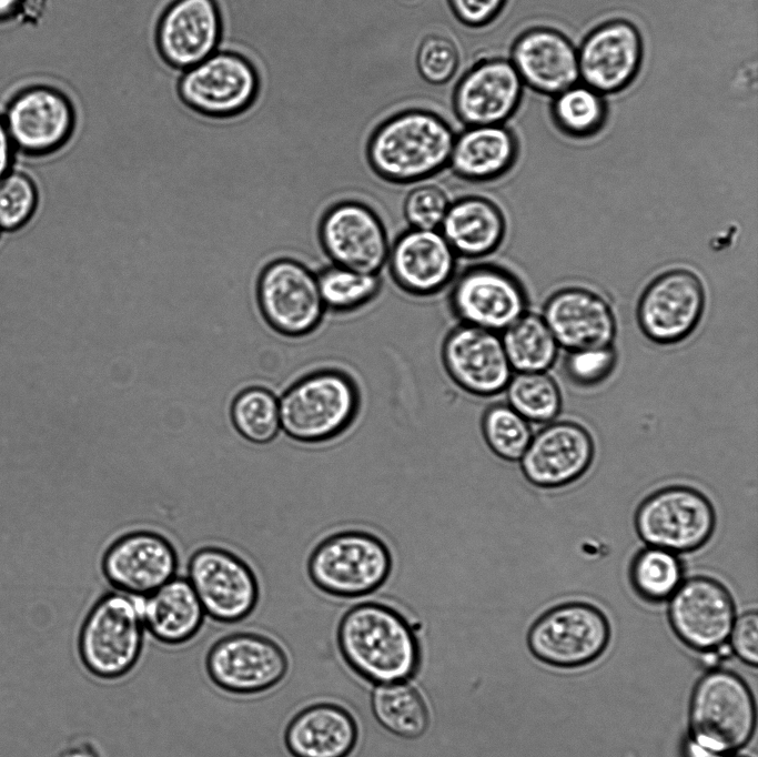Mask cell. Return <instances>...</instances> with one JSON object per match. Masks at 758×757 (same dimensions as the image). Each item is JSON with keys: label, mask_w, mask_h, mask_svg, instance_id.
Masks as SVG:
<instances>
[{"label": "cell", "mask_w": 758, "mask_h": 757, "mask_svg": "<svg viewBox=\"0 0 758 757\" xmlns=\"http://www.w3.org/2000/svg\"><path fill=\"white\" fill-rule=\"evenodd\" d=\"M336 642L347 666L374 686L410 682L420 665V643L412 624L378 602L377 589L342 615Z\"/></svg>", "instance_id": "obj_1"}, {"label": "cell", "mask_w": 758, "mask_h": 757, "mask_svg": "<svg viewBox=\"0 0 758 757\" xmlns=\"http://www.w3.org/2000/svg\"><path fill=\"white\" fill-rule=\"evenodd\" d=\"M456 133L439 114L412 108L383 120L365 155L373 173L390 184L414 185L447 169Z\"/></svg>", "instance_id": "obj_2"}, {"label": "cell", "mask_w": 758, "mask_h": 757, "mask_svg": "<svg viewBox=\"0 0 758 757\" xmlns=\"http://www.w3.org/2000/svg\"><path fill=\"white\" fill-rule=\"evenodd\" d=\"M355 376L340 367L304 373L279 395L281 431L290 438L313 443L344 431L357 413Z\"/></svg>", "instance_id": "obj_3"}, {"label": "cell", "mask_w": 758, "mask_h": 757, "mask_svg": "<svg viewBox=\"0 0 758 757\" xmlns=\"http://www.w3.org/2000/svg\"><path fill=\"white\" fill-rule=\"evenodd\" d=\"M142 598L113 589L101 595L88 610L79 629L78 654L93 677L117 680L139 663L146 632Z\"/></svg>", "instance_id": "obj_4"}, {"label": "cell", "mask_w": 758, "mask_h": 757, "mask_svg": "<svg viewBox=\"0 0 758 757\" xmlns=\"http://www.w3.org/2000/svg\"><path fill=\"white\" fill-rule=\"evenodd\" d=\"M755 726V700L741 677L714 668L697 682L689 706L691 741L708 753H729L749 741Z\"/></svg>", "instance_id": "obj_5"}, {"label": "cell", "mask_w": 758, "mask_h": 757, "mask_svg": "<svg viewBox=\"0 0 758 757\" xmlns=\"http://www.w3.org/2000/svg\"><path fill=\"white\" fill-rule=\"evenodd\" d=\"M260 92L256 65L233 50H216L183 71L176 84L178 97L189 110L216 121L244 114L255 104Z\"/></svg>", "instance_id": "obj_6"}, {"label": "cell", "mask_w": 758, "mask_h": 757, "mask_svg": "<svg viewBox=\"0 0 758 757\" xmlns=\"http://www.w3.org/2000/svg\"><path fill=\"white\" fill-rule=\"evenodd\" d=\"M256 301L265 323L287 340L313 334L326 313L316 272L294 256H280L261 271Z\"/></svg>", "instance_id": "obj_7"}, {"label": "cell", "mask_w": 758, "mask_h": 757, "mask_svg": "<svg viewBox=\"0 0 758 757\" xmlns=\"http://www.w3.org/2000/svg\"><path fill=\"white\" fill-rule=\"evenodd\" d=\"M290 669L285 647L275 638L255 632L222 636L209 648L205 672L226 694L249 696L275 689Z\"/></svg>", "instance_id": "obj_8"}, {"label": "cell", "mask_w": 758, "mask_h": 757, "mask_svg": "<svg viewBox=\"0 0 758 757\" xmlns=\"http://www.w3.org/2000/svg\"><path fill=\"white\" fill-rule=\"evenodd\" d=\"M392 568L385 544L366 532L337 533L313 552L309 572L317 587L337 597L357 598L383 585Z\"/></svg>", "instance_id": "obj_9"}, {"label": "cell", "mask_w": 758, "mask_h": 757, "mask_svg": "<svg viewBox=\"0 0 758 757\" xmlns=\"http://www.w3.org/2000/svg\"><path fill=\"white\" fill-rule=\"evenodd\" d=\"M609 623L592 604L570 602L542 614L529 627L526 643L538 660L575 668L597 659L608 646Z\"/></svg>", "instance_id": "obj_10"}, {"label": "cell", "mask_w": 758, "mask_h": 757, "mask_svg": "<svg viewBox=\"0 0 758 757\" xmlns=\"http://www.w3.org/2000/svg\"><path fill=\"white\" fill-rule=\"evenodd\" d=\"M716 514L710 501L699 491L681 485L654 492L640 503L635 528L647 546L675 554L703 547L711 537Z\"/></svg>", "instance_id": "obj_11"}, {"label": "cell", "mask_w": 758, "mask_h": 757, "mask_svg": "<svg viewBox=\"0 0 758 757\" xmlns=\"http://www.w3.org/2000/svg\"><path fill=\"white\" fill-rule=\"evenodd\" d=\"M449 286L448 309L461 324L501 334L527 312L522 282L501 265H468Z\"/></svg>", "instance_id": "obj_12"}, {"label": "cell", "mask_w": 758, "mask_h": 757, "mask_svg": "<svg viewBox=\"0 0 758 757\" xmlns=\"http://www.w3.org/2000/svg\"><path fill=\"white\" fill-rule=\"evenodd\" d=\"M208 617L220 624L247 618L260 600V586L250 566L230 551L216 546L196 549L185 565Z\"/></svg>", "instance_id": "obj_13"}, {"label": "cell", "mask_w": 758, "mask_h": 757, "mask_svg": "<svg viewBox=\"0 0 758 757\" xmlns=\"http://www.w3.org/2000/svg\"><path fill=\"white\" fill-rule=\"evenodd\" d=\"M3 121L18 155L41 158L58 153L71 141L77 111L62 90L34 85L11 99Z\"/></svg>", "instance_id": "obj_14"}, {"label": "cell", "mask_w": 758, "mask_h": 757, "mask_svg": "<svg viewBox=\"0 0 758 757\" xmlns=\"http://www.w3.org/2000/svg\"><path fill=\"white\" fill-rule=\"evenodd\" d=\"M317 240L331 264L374 274L386 264L391 245L381 216L357 200L330 205L319 221Z\"/></svg>", "instance_id": "obj_15"}, {"label": "cell", "mask_w": 758, "mask_h": 757, "mask_svg": "<svg viewBox=\"0 0 758 757\" xmlns=\"http://www.w3.org/2000/svg\"><path fill=\"white\" fill-rule=\"evenodd\" d=\"M706 304L700 279L686 269H673L653 279L641 292L636 317L651 342L675 344L698 325Z\"/></svg>", "instance_id": "obj_16"}, {"label": "cell", "mask_w": 758, "mask_h": 757, "mask_svg": "<svg viewBox=\"0 0 758 757\" xmlns=\"http://www.w3.org/2000/svg\"><path fill=\"white\" fill-rule=\"evenodd\" d=\"M441 366L464 392L492 397L504 393L513 370L501 335L457 323L441 346Z\"/></svg>", "instance_id": "obj_17"}, {"label": "cell", "mask_w": 758, "mask_h": 757, "mask_svg": "<svg viewBox=\"0 0 758 757\" xmlns=\"http://www.w3.org/2000/svg\"><path fill=\"white\" fill-rule=\"evenodd\" d=\"M223 29L216 0H172L158 19L155 48L168 67L183 72L218 50Z\"/></svg>", "instance_id": "obj_18"}, {"label": "cell", "mask_w": 758, "mask_h": 757, "mask_svg": "<svg viewBox=\"0 0 758 757\" xmlns=\"http://www.w3.org/2000/svg\"><path fill=\"white\" fill-rule=\"evenodd\" d=\"M668 618L679 639L707 652L726 643L735 622V605L718 581L695 576L683 581L669 598Z\"/></svg>", "instance_id": "obj_19"}, {"label": "cell", "mask_w": 758, "mask_h": 757, "mask_svg": "<svg viewBox=\"0 0 758 757\" xmlns=\"http://www.w3.org/2000/svg\"><path fill=\"white\" fill-rule=\"evenodd\" d=\"M102 573L119 592L146 596L176 576L179 558L172 544L151 531L128 532L105 549Z\"/></svg>", "instance_id": "obj_20"}, {"label": "cell", "mask_w": 758, "mask_h": 757, "mask_svg": "<svg viewBox=\"0 0 758 757\" xmlns=\"http://www.w3.org/2000/svg\"><path fill=\"white\" fill-rule=\"evenodd\" d=\"M457 261L439 230L408 228L391 243L385 265L402 292L427 299L451 285L457 273Z\"/></svg>", "instance_id": "obj_21"}, {"label": "cell", "mask_w": 758, "mask_h": 757, "mask_svg": "<svg viewBox=\"0 0 758 757\" xmlns=\"http://www.w3.org/2000/svg\"><path fill=\"white\" fill-rule=\"evenodd\" d=\"M523 91L524 83L509 59H482L457 81L453 109L465 127L504 124L517 111Z\"/></svg>", "instance_id": "obj_22"}, {"label": "cell", "mask_w": 758, "mask_h": 757, "mask_svg": "<svg viewBox=\"0 0 758 757\" xmlns=\"http://www.w3.org/2000/svg\"><path fill=\"white\" fill-rule=\"evenodd\" d=\"M643 52L641 36L631 22L602 23L577 49L579 80L603 95L619 92L635 79Z\"/></svg>", "instance_id": "obj_23"}, {"label": "cell", "mask_w": 758, "mask_h": 757, "mask_svg": "<svg viewBox=\"0 0 758 757\" xmlns=\"http://www.w3.org/2000/svg\"><path fill=\"white\" fill-rule=\"evenodd\" d=\"M593 457L594 442L588 431L575 422L559 421L533 435L518 462L529 484L558 488L582 477Z\"/></svg>", "instance_id": "obj_24"}, {"label": "cell", "mask_w": 758, "mask_h": 757, "mask_svg": "<svg viewBox=\"0 0 758 757\" xmlns=\"http://www.w3.org/2000/svg\"><path fill=\"white\" fill-rule=\"evenodd\" d=\"M543 320L558 346L568 352L613 345L616 320L599 294L569 286L554 292L545 302Z\"/></svg>", "instance_id": "obj_25"}, {"label": "cell", "mask_w": 758, "mask_h": 757, "mask_svg": "<svg viewBox=\"0 0 758 757\" xmlns=\"http://www.w3.org/2000/svg\"><path fill=\"white\" fill-rule=\"evenodd\" d=\"M511 62L524 85L556 95L579 81L578 54L562 32L537 27L521 33L511 48Z\"/></svg>", "instance_id": "obj_26"}, {"label": "cell", "mask_w": 758, "mask_h": 757, "mask_svg": "<svg viewBox=\"0 0 758 757\" xmlns=\"http://www.w3.org/2000/svg\"><path fill=\"white\" fill-rule=\"evenodd\" d=\"M357 739L353 716L341 705H306L286 723L283 743L292 757H347Z\"/></svg>", "instance_id": "obj_27"}, {"label": "cell", "mask_w": 758, "mask_h": 757, "mask_svg": "<svg viewBox=\"0 0 758 757\" xmlns=\"http://www.w3.org/2000/svg\"><path fill=\"white\" fill-rule=\"evenodd\" d=\"M518 158V141L505 124L465 127L456 133L447 169L468 183L503 178Z\"/></svg>", "instance_id": "obj_28"}, {"label": "cell", "mask_w": 758, "mask_h": 757, "mask_svg": "<svg viewBox=\"0 0 758 757\" xmlns=\"http://www.w3.org/2000/svg\"><path fill=\"white\" fill-rule=\"evenodd\" d=\"M506 219L492 199L468 194L451 201L439 231L457 258L479 260L502 245Z\"/></svg>", "instance_id": "obj_29"}, {"label": "cell", "mask_w": 758, "mask_h": 757, "mask_svg": "<svg viewBox=\"0 0 758 757\" xmlns=\"http://www.w3.org/2000/svg\"><path fill=\"white\" fill-rule=\"evenodd\" d=\"M145 630L159 643L181 646L203 627L204 609L189 579L174 576L142 598Z\"/></svg>", "instance_id": "obj_30"}, {"label": "cell", "mask_w": 758, "mask_h": 757, "mask_svg": "<svg viewBox=\"0 0 758 757\" xmlns=\"http://www.w3.org/2000/svg\"><path fill=\"white\" fill-rule=\"evenodd\" d=\"M371 709L376 721L388 733L413 739L429 725L427 704L410 682L376 685L371 693Z\"/></svg>", "instance_id": "obj_31"}, {"label": "cell", "mask_w": 758, "mask_h": 757, "mask_svg": "<svg viewBox=\"0 0 758 757\" xmlns=\"http://www.w3.org/2000/svg\"><path fill=\"white\" fill-rule=\"evenodd\" d=\"M499 335L513 372H545L556 360L558 344L540 315L526 312Z\"/></svg>", "instance_id": "obj_32"}, {"label": "cell", "mask_w": 758, "mask_h": 757, "mask_svg": "<svg viewBox=\"0 0 758 757\" xmlns=\"http://www.w3.org/2000/svg\"><path fill=\"white\" fill-rule=\"evenodd\" d=\"M230 421L247 442L263 445L281 432L279 394L259 385L241 390L230 404Z\"/></svg>", "instance_id": "obj_33"}, {"label": "cell", "mask_w": 758, "mask_h": 757, "mask_svg": "<svg viewBox=\"0 0 758 757\" xmlns=\"http://www.w3.org/2000/svg\"><path fill=\"white\" fill-rule=\"evenodd\" d=\"M316 277L326 312L337 314L351 313L366 306L382 290L380 274L331 263L317 271Z\"/></svg>", "instance_id": "obj_34"}, {"label": "cell", "mask_w": 758, "mask_h": 757, "mask_svg": "<svg viewBox=\"0 0 758 757\" xmlns=\"http://www.w3.org/2000/svg\"><path fill=\"white\" fill-rule=\"evenodd\" d=\"M683 578L684 566L677 554L654 546L640 549L629 566L630 584L647 602L669 599Z\"/></svg>", "instance_id": "obj_35"}, {"label": "cell", "mask_w": 758, "mask_h": 757, "mask_svg": "<svg viewBox=\"0 0 758 757\" xmlns=\"http://www.w3.org/2000/svg\"><path fill=\"white\" fill-rule=\"evenodd\" d=\"M552 115L564 133L586 138L597 133L607 117L604 95L583 82L554 95Z\"/></svg>", "instance_id": "obj_36"}, {"label": "cell", "mask_w": 758, "mask_h": 757, "mask_svg": "<svg viewBox=\"0 0 758 757\" xmlns=\"http://www.w3.org/2000/svg\"><path fill=\"white\" fill-rule=\"evenodd\" d=\"M504 392L506 403L528 422L547 423L560 411L559 388L545 372L513 374Z\"/></svg>", "instance_id": "obj_37"}, {"label": "cell", "mask_w": 758, "mask_h": 757, "mask_svg": "<svg viewBox=\"0 0 758 757\" xmlns=\"http://www.w3.org/2000/svg\"><path fill=\"white\" fill-rule=\"evenodd\" d=\"M482 432L489 450L512 463L521 460L533 437L529 422L498 398L485 410Z\"/></svg>", "instance_id": "obj_38"}, {"label": "cell", "mask_w": 758, "mask_h": 757, "mask_svg": "<svg viewBox=\"0 0 758 757\" xmlns=\"http://www.w3.org/2000/svg\"><path fill=\"white\" fill-rule=\"evenodd\" d=\"M38 204V190L32 178L20 168H13L0 179V229L14 231L33 215Z\"/></svg>", "instance_id": "obj_39"}, {"label": "cell", "mask_w": 758, "mask_h": 757, "mask_svg": "<svg viewBox=\"0 0 758 757\" xmlns=\"http://www.w3.org/2000/svg\"><path fill=\"white\" fill-rule=\"evenodd\" d=\"M415 64L421 78L432 85L449 82L459 67L455 42L441 33H429L420 42Z\"/></svg>", "instance_id": "obj_40"}, {"label": "cell", "mask_w": 758, "mask_h": 757, "mask_svg": "<svg viewBox=\"0 0 758 757\" xmlns=\"http://www.w3.org/2000/svg\"><path fill=\"white\" fill-rule=\"evenodd\" d=\"M451 201L443 186L420 182L404 198L403 216L411 229L439 230Z\"/></svg>", "instance_id": "obj_41"}, {"label": "cell", "mask_w": 758, "mask_h": 757, "mask_svg": "<svg viewBox=\"0 0 758 757\" xmlns=\"http://www.w3.org/2000/svg\"><path fill=\"white\" fill-rule=\"evenodd\" d=\"M617 353L613 345L568 352L565 373L576 385L590 387L604 382L614 371Z\"/></svg>", "instance_id": "obj_42"}, {"label": "cell", "mask_w": 758, "mask_h": 757, "mask_svg": "<svg viewBox=\"0 0 758 757\" xmlns=\"http://www.w3.org/2000/svg\"><path fill=\"white\" fill-rule=\"evenodd\" d=\"M507 0H447L454 17L465 27L479 29L491 24Z\"/></svg>", "instance_id": "obj_43"}, {"label": "cell", "mask_w": 758, "mask_h": 757, "mask_svg": "<svg viewBox=\"0 0 758 757\" xmlns=\"http://www.w3.org/2000/svg\"><path fill=\"white\" fill-rule=\"evenodd\" d=\"M730 647L737 657L752 667L758 663V615L751 610L735 619Z\"/></svg>", "instance_id": "obj_44"}, {"label": "cell", "mask_w": 758, "mask_h": 757, "mask_svg": "<svg viewBox=\"0 0 758 757\" xmlns=\"http://www.w3.org/2000/svg\"><path fill=\"white\" fill-rule=\"evenodd\" d=\"M16 155L3 118L0 117V179L13 168Z\"/></svg>", "instance_id": "obj_45"}, {"label": "cell", "mask_w": 758, "mask_h": 757, "mask_svg": "<svg viewBox=\"0 0 758 757\" xmlns=\"http://www.w3.org/2000/svg\"><path fill=\"white\" fill-rule=\"evenodd\" d=\"M24 0H0V21L14 16Z\"/></svg>", "instance_id": "obj_46"}, {"label": "cell", "mask_w": 758, "mask_h": 757, "mask_svg": "<svg viewBox=\"0 0 758 757\" xmlns=\"http://www.w3.org/2000/svg\"><path fill=\"white\" fill-rule=\"evenodd\" d=\"M704 655L701 657V662L706 667L709 668H716V666L720 663L721 658L717 654L716 649L712 650H707L703 652Z\"/></svg>", "instance_id": "obj_47"}, {"label": "cell", "mask_w": 758, "mask_h": 757, "mask_svg": "<svg viewBox=\"0 0 758 757\" xmlns=\"http://www.w3.org/2000/svg\"><path fill=\"white\" fill-rule=\"evenodd\" d=\"M703 757H745V756H732V755L730 756V755L706 753Z\"/></svg>", "instance_id": "obj_48"}, {"label": "cell", "mask_w": 758, "mask_h": 757, "mask_svg": "<svg viewBox=\"0 0 758 757\" xmlns=\"http://www.w3.org/2000/svg\"><path fill=\"white\" fill-rule=\"evenodd\" d=\"M67 757H84V755H82L79 751H74V753L70 751Z\"/></svg>", "instance_id": "obj_49"}, {"label": "cell", "mask_w": 758, "mask_h": 757, "mask_svg": "<svg viewBox=\"0 0 758 757\" xmlns=\"http://www.w3.org/2000/svg\"><path fill=\"white\" fill-rule=\"evenodd\" d=\"M1 232H2V231H1V229H0V234H1Z\"/></svg>", "instance_id": "obj_50"}]
</instances>
